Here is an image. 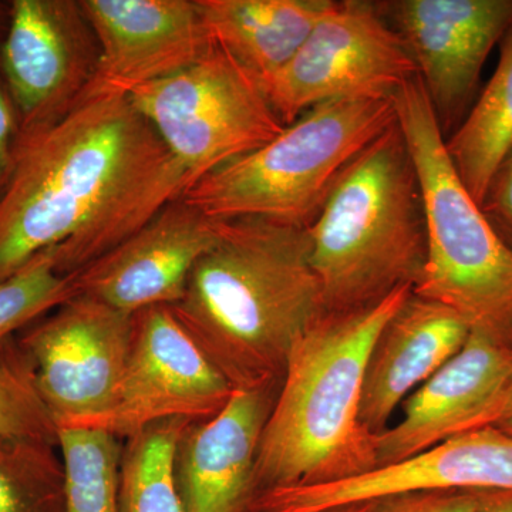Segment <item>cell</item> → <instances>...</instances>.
I'll list each match as a JSON object with an SVG mask.
<instances>
[{
	"mask_svg": "<svg viewBox=\"0 0 512 512\" xmlns=\"http://www.w3.org/2000/svg\"><path fill=\"white\" fill-rule=\"evenodd\" d=\"M190 180L128 94L89 87L19 141L0 197V282L52 248L73 275L133 235Z\"/></svg>",
	"mask_w": 512,
	"mask_h": 512,
	"instance_id": "1",
	"label": "cell"
},
{
	"mask_svg": "<svg viewBox=\"0 0 512 512\" xmlns=\"http://www.w3.org/2000/svg\"><path fill=\"white\" fill-rule=\"evenodd\" d=\"M170 308L235 392L279 390L293 345L323 313L308 229L221 221Z\"/></svg>",
	"mask_w": 512,
	"mask_h": 512,
	"instance_id": "2",
	"label": "cell"
},
{
	"mask_svg": "<svg viewBox=\"0 0 512 512\" xmlns=\"http://www.w3.org/2000/svg\"><path fill=\"white\" fill-rule=\"evenodd\" d=\"M412 292L399 289L362 311L322 313L296 340L259 441L256 495L376 470L377 436L360 420L367 362Z\"/></svg>",
	"mask_w": 512,
	"mask_h": 512,
	"instance_id": "3",
	"label": "cell"
},
{
	"mask_svg": "<svg viewBox=\"0 0 512 512\" xmlns=\"http://www.w3.org/2000/svg\"><path fill=\"white\" fill-rule=\"evenodd\" d=\"M308 229L323 313L414 288L427 255L423 194L397 119L340 175Z\"/></svg>",
	"mask_w": 512,
	"mask_h": 512,
	"instance_id": "4",
	"label": "cell"
},
{
	"mask_svg": "<svg viewBox=\"0 0 512 512\" xmlns=\"http://www.w3.org/2000/svg\"><path fill=\"white\" fill-rule=\"evenodd\" d=\"M393 99L426 215V264L413 293L456 311L470 332L512 348V251L461 181L420 77Z\"/></svg>",
	"mask_w": 512,
	"mask_h": 512,
	"instance_id": "5",
	"label": "cell"
},
{
	"mask_svg": "<svg viewBox=\"0 0 512 512\" xmlns=\"http://www.w3.org/2000/svg\"><path fill=\"white\" fill-rule=\"evenodd\" d=\"M396 121L393 97L319 104L265 146L192 184L183 200L214 221L308 228L349 164Z\"/></svg>",
	"mask_w": 512,
	"mask_h": 512,
	"instance_id": "6",
	"label": "cell"
},
{
	"mask_svg": "<svg viewBox=\"0 0 512 512\" xmlns=\"http://www.w3.org/2000/svg\"><path fill=\"white\" fill-rule=\"evenodd\" d=\"M127 94L183 167L190 187L285 128L261 84L217 45L183 72Z\"/></svg>",
	"mask_w": 512,
	"mask_h": 512,
	"instance_id": "7",
	"label": "cell"
},
{
	"mask_svg": "<svg viewBox=\"0 0 512 512\" xmlns=\"http://www.w3.org/2000/svg\"><path fill=\"white\" fill-rule=\"evenodd\" d=\"M419 76L376 2L332 0L291 62L262 87L285 126L328 101L393 97Z\"/></svg>",
	"mask_w": 512,
	"mask_h": 512,
	"instance_id": "8",
	"label": "cell"
},
{
	"mask_svg": "<svg viewBox=\"0 0 512 512\" xmlns=\"http://www.w3.org/2000/svg\"><path fill=\"white\" fill-rule=\"evenodd\" d=\"M134 315L76 295L16 335L59 429L106 412L126 366Z\"/></svg>",
	"mask_w": 512,
	"mask_h": 512,
	"instance_id": "9",
	"label": "cell"
},
{
	"mask_svg": "<svg viewBox=\"0 0 512 512\" xmlns=\"http://www.w3.org/2000/svg\"><path fill=\"white\" fill-rule=\"evenodd\" d=\"M234 393L170 306H151L134 313L126 366L110 406L82 429L126 441L160 421L210 420Z\"/></svg>",
	"mask_w": 512,
	"mask_h": 512,
	"instance_id": "10",
	"label": "cell"
},
{
	"mask_svg": "<svg viewBox=\"0 0 512 512\" xmlns=\"http://www.w3.org/2000/svg\"><path fill=\"white\" fill-rule=\"evenodd\" d=\"M100 49L80 0H13L0 40V76L20 138L63 117L92 86Z\"/></svg>",
	"mask_w": 512,
	"mask_h": 512,
	"instance_id": "11",
	"label": "cell"
},
{
	"mask_svg": "<svg viewBox=\"0 0 512 512\" xmlns=\"http://www.w3.org/2000/svg\"><path fill=\"white\" fill-rule=\"evenodd\" d=\"M376 6L409 50L441 131L451 136L476 103L488 56L512 28V0H389Z\"/></svg>",
	"mask_w": 512,
	"mask_h": 512,
	"instance_id": "12",
	"label": "cell"
},
{
	"mask_svg": "<svg viewBox=\"0 0 512 512\" xmlns=\"http://www.w3.org/2000/svg\"><path fill=\"white\" fill-rule=\"evenodd\" d=\"M511 406L512 348L471 332L460 352L403 403L402 419L377 436V467L497 427Z\"/></svg>",
	"mask_w": 512,
	"mask_h": 512,
	"instance_id": "13",
	"label": "cell"
},
{
	"mask_svg": "<svg viewBox=\"0 0 512 512\" xmlns=\"http://www.w3.org/2000/svg\"><path fill=\"white\" fill-rule=\"evenodd\" d=\"M220 229L221 221L177 198L117 247L77 271V295L130 315L151 306H173L183 298L192 269L217 242Z\"/></svg>",
	"mask_w": 512,
	"mask_h": 512,
	"instance_id": "14",
	"label": "cell"
},
{
	"mask_svg": "<svg viewBox=\"0 0 512 512\" xmlns=\"http://www.w3.org/2000/svg\"><path fill=\"white\" fill-rule=\"evenodd\" d=\"M99 43L94 89L128 93L183 72L215 46L197 0H80Z\"/></svg>",
	"mask_w": 512,
	"mask_h": 512,
	"instance_id": "15",
	"label": "cell"
},
{
	"mask_svg": "<svg viewBox=\"0 0 512 512\" xmlns=\"http://www.w3.org/2000/svg\"><path fill=\"white\" fill-rule=\"evenodd\" d=\"M417 490L512 491V434L497 427L468 431L360 477L293 488L288 507L291 512H326Z\"/></svg>",
	"mask_w": 512,
	"mask_h": 512,
	"instance_id": "16",
	"label": "cell"
},
{
	"mask_svg": "<svg viewBox=\"0 0 512 512\" xmlns=\"http://www.w3.org/2000/svg\"><path fill=\"white\" fill-rule=\"evenodd\" d=\"M276 393L235 392L217 416L188 424L174 461L184 512H251L259 441Z\"/></svg>",
	"mask_w": 512,
	"mask_h": 512,
	"instance_id": "17",
	"label": "cell"
},
{
	"mask_svg": "<svg viewBox=\"0 0 512 512\" xmlns=\"http://www.w3.org/2000/svg\"><path fill=\"white\" fill-rule=\"evenodd\" d=\"M443 303L410 293L373 345L363 382L360 420L379 436L394 412L460 352L470 336Z\"/></svg>",
	"mask_w": 512,
	"mask_h": 512,
	"instance_id": "18",
	"label": "cell"
},
{
	"mask_svg": "<svg viewBox=\"0 0 512 512\" xmlns=\"http://www.w3.org/2000/svg\"><path fill=\"white\" fill-rule=\"evenodd\" d=\"M215 45L264 87L291 62L332 0H197Z\"/></svg>",
	"mask_w": 512,
	"mask_h": 512,
	"instance_id": "19",
	"label": "cell"
},
{
	"mask_svg": "<svg viewBox=\"0 0 512 512\" xmlns=\"http://www.w3.org/2000/svg\"><path fill=\"white\" fill-rule=\"evenodd\" d=\"M500 45L490 82L460 127L446 138L448 156L478 205L498 165L512 150V28Z\"/></svg>",
	"mask_w": 512,
	"mask_h": 512,
	"instance_id": "20",
	"label": "cell"
},
{
	"mask_svg": "<svg viewBox=\"0 0 512 512\" xmlns=\"http://www.w3.org/2000/svg\"><path fill=\"white\" fill-rule=\"evenodd\" d=\"M190 423L160 421L126 440L120 468L121 512H184L174 461L178 441Z\"/></svg>",
	"mask_w": 512,
	"mask_h": 512,
	"instance_id": "21",
	"label": "cell"
},
{
	"mask_svg": "<svg viewBox=\"0 0 512 512\" xmlns=\"http://www.w3.org/2000/svg\"><path fill=\"white\" fill-rule=\"evenodd\" d=\"M57 447L66 512H121V440L101 430L59 429Z\"/></svg>",
	"mask_w": 512,
	"mask_h": 512,
	"instance_id": "22",
	"label": "cell"
},
{
	"mask_svg": "<svg viewBox=\"0 0 512 512\" xmlns=\"http://www.w3.org/2000/svg\"><path fill=\"white\" fill-rule=\"evenodd\" d=\"M0 512H66L57 444L0 434Z\"/></svg>",
	"mask_w": 512,
	"mask_h": 512,
	"instance_id": "23",
	"label": "cell"
},
{
	"mask_svg": "<svg viewBox=\"0 0 512 512\" xmlns=\"http://www.w3.org/2000/svg\"><path fill=\"white\" fill-rule=\"evenodd\" d=\"M74 274L56 269L52 248L0 282V345L76 296Z\"/></svg>",
	"mask_w": 512,
	"mask_h": 512,
	"instance_id": "24",
	"label": "cell"
},
{
	"mask_svg": "<svg viewBox=\"0 0 512 512\" xmlns=\"http://www.w3.org/2000/svg\"><path fill=\"white\" fill-rule=\"evenodd\" d=\"M0 434L57 444V426L16 336L0 345Z\"/></svg>",
	"mask_w": 512,
	"mask_h": 512,
	"instance_id": "25",
	"label": "cell"
},
{
	"mask_svg": "<svg viewBox=\"0 0 512 512\" xmlns=\"http://www.w3.org/2000/svg\"><path fill=\"white\" fill-rule=\"evenodd\" d=\"M481 490H417L373 500V512H477Z\"/></svg>",
	"mask_w": 512,
	"mask_h": 512,
	"instance_id": "26",
	"label": "cell"
},
{
	"mask_svg": "<svg viewBox=\"0 0 512 512\" xmlns=\"http://www.w3.org/2000/svg\"><path fill=\"white\" fill-rule=\"evenodd\" d=\"M480 207L495 234L512 251V150L495 170Z\"/></svg>",
	"mask_w": 512,
	"mask_h": 512,
	"instance_id": "27",
	"label": "cell"
},
{
	"mask_svg": "<svg viewBox=\"0 0 512 512\" xmlns=\"http://www.w3.org/2000/svg\"><path fill=\"white\" fill-rule=\"evenodd\" d=\"M19 141L18 116L0 76V197L8 187L10 175L15 167Z\"/></svg>",
	"mask_w": 512,
	"mask_h": 512,
	"instance_id": "28",
	"label": "cell"
},
{
	"mask_svg": "<svg viewBox=\"0 0 512 512\" xmlns=\"http://www.w3.org/2000/svg\"><path fill=\"white\" fill-rule=\"evenodd\" d=\"M477 512H512V491L481 490Z\"/></svg>",
	"mask_w": 512,
	"mask_h": 512,
	"instance_id": "29",
	"label": "cell"
},
{
	"mask_svg": "<svg viewBox=\"0 0 512 512\" xmlns=\"http://www.w3.org/2000/svg\"><path fill=\"white\" fill-rule=\"evenodd\" d=\"M326 512H373V501L346 505V507L335 508V510H329Z\"/></svg>",
	"mask_w": 512,
	"mask_h": 512,
	"instance_id": "30",
	"label": "cell"
},
{
	"mask_svg": "<svg viewBox=\"0 0 512 512\" xmlns=\"http://www.w3.org/2000/svg\"><path fill=\"white\" fill-rule=\"evenodd\" d=\"M9 20V3L0 2V40L5 35L6 28H8Z\"/></svg>",
	"mask_w": 512,
	"mask_h": 512,
	"instance_id": "31",
	"label": "cell"
},
{
	"mask_svg": "<svg viewBox=\"0 0 512 512\" xmlns=\"http://www.w3.org/2000/svg\"><path fill=\"white\" fill-rule=\"evenodd\" d=\"M497 429L503 430L505 433L512 434V407L507 416L504 417V420L498 424Z\"/></svg>",
	"mask_w": 512,
	"mask_h": 512,
	"instance_id": "32",
	"label": "cell"
}]
</instances>
